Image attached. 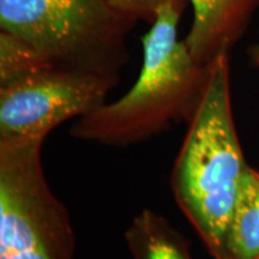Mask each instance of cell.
Segmentation results:
<instances>
[{"mask_svg": "<svg viewBox=\"0 0 259 259\" xmlns=\"http://www.w3.org/2000/svg\"><path fill=\"white\" fill-rule=\"evenodd\" d=\"M44 141H0V259H73L69 212L48 186Z\"/></svg>", "mask_w": 259, "mask_h": 259, "instance_id": "3", "label": "cell"}, {"mask_svg": "<svg viewBox=\"0 0 259 259\" xmlns=\"http://www.w3.org/2000/svg\"><path fill=\"white\" fill-rule=\"evenodd\" d=\"M187 121V134L171 173V189L212 257L222 259L233 209L250 168L233 120L225 51L206 66L202 90Z\"/></svg>", "mask_w": 259, "mask_h": 259, "instance_id": "1", "label": "cell"}, {"mask_svg": "<svg viewBox=\"0 0 259 259\" xmlns=\"http://www.w3.org/2000/svg\"><path fill=\"white\" fill-rule=\"evenodd\" d=\"M253 60L255 64L259 65V45L254 48V51H253Z\"/></svg>", "mask_w": 259, "mask_h": 259, "instance_id": "11", "label": "cell"}, {"mask_svg": "<svg viewBox=\"0 0 259 259\" xmlns=\"http://www.w3.org/2000/svg\"><path fill=\"white\" fill-rule=\"evenodd\" d=\"M125 238L134 259H192L189 241L151 210L136 216Z\"/></svg>", "mask_w": 259, "mask_h": 259, "instance_id": "7", "label": "cell"}, {"mask_svg": "<svg viewBox=\"0 0 259 259\" xmlns=\"http://www.w3.org/2000/svg\"><path fill=\"white\" fill-rule=\"evenodd\" d=\"M56 67L21 38L2 31L0 35V85L40 71Z\"/></svg>", "mask_w": 259, "mask_h": 259, "instance_id": "9", "label": "cell"}, {"mask_svg": "<svg viewBox=\"0 0 259 259\" xmlns=\"http://www.w3.org/2000/svg\"><path fill=\"white\" fill-rule=\"evenodd\" d=\"M115 10L128 12H150L156 14L157 9L168 0H107Z\"/></svg>", "mask_w": 259, "mask_h": 259, "instance_id": "10", "label": "cell"}, {"mask_svg": "<svg viewBox=\"0 0 259 259\" xmlns=\"http://www.w3.org/2000/svg\"><path fill=\"white\" fill-rule=\"evenodd\" d=\"M112 9L107 0H0V25L56 67L112 73Z\"/></svg>", "mask_w": 259, "mask_h": 259, "instance_id": "4", "label": "cell"}, {"mask_svg": "<svg viewBox=\"0 0 259 259\" xmlns=\"http://www.w3.org/2000/svg\"><path fill=\"white\" fill-rule=\"evenodd\" d=\"M143 37V66L137 82L118 101L79 118L71 135L83 141L126 147L154 137L189 118L202 90L206 67L178 40L179 12L173 0L157 9Z\"/></svg>", "mask_w": 259, "mask_h": 259, "instance_id": "2", "label": "cell"}, {"mask_svg": "<svg viewBox=\"0 0 259 259\" xmlns=\"http://www.w3.org/2000/svg\"><path fill=\"white\" fill-rule=\"evenodd\" d=\"M112 73L52 67L0 85V141H44L105 105Z\"/></svg>", "mask_w": 259, "mask_h": 259, "instance_id": "5", "label": "cell"}, {"mask_svg": "<svg viewBox=\"0 0 259 259\" xmlns=\"http://www.w3.org/2000/svg\"><path fill=\"white\" fill-rule=\"evenodd\" d=\"M235 0H191L193 24L185 44L193 60L206 67L219 54L218 41L221 37Z\"/></svg>", "mask_w": 259, "mask_h": 259, "instance_id": "8", "label": "cell"}, {"mask_svg": "<svg viewBox=\"0 0 259 259\" xmlns=\"http://www.w3.org/2000/svg\"><path fill=\"white\" fill-rule=\"evenodd\" d=\"M222 259H259V171L252 167L239 190Z\"/></svg>", "mask_w": 259, "mask_h": 259, "instance_id": "6", "label": "cell"}]
</instances>
